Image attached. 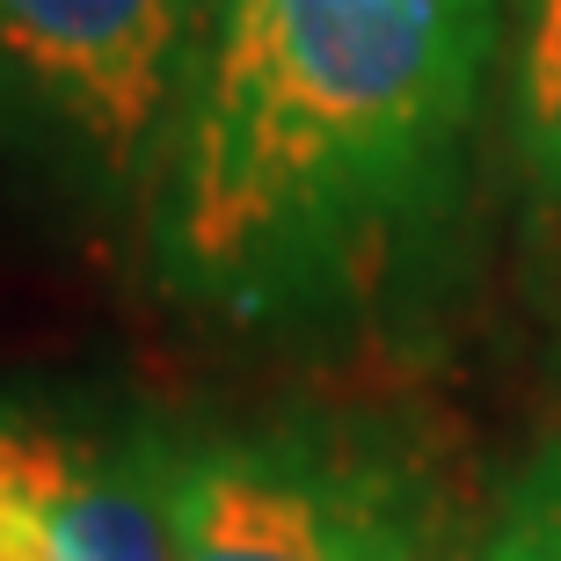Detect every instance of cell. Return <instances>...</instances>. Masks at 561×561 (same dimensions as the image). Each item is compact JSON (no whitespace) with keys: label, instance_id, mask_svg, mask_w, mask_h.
Wrapping results in <instances>:
<instances>
[{"label":"cell","instance_id":"obj_1","mask_svg":"<svg viewBox=\"0 0 561 561\" xmlns=\"http://www.w3.org/2000/svg\"><path fill=\"white\" fill-rule=\"evenodd\" d=\"M503 0H211L146 190L153 263L241 321L357 285L445 197Z\"/></svg>","mask_w":561,"mask_h":561},{"label":"cell","instance_id":"obj_3","mask_svg":"<svg viewBox=\"0 0 561 561\" xmlns=\"http://www.w3.org/2000/svg\"><path fill=\"white\" fill-rule=\"evenodd\" d=\"M211 0H0V131L153 190Z\"/></svg>","mask_w":561,"mask_h":561},{"label":"cell","instance_id":"obj_2","mask_svg":"<svg viewBox=\"0 0 561 561\" xmlns=\"http://www.w3.org/2000/svg\"><path fill=\"white\" fill-rule=\"evenodd\" d=\"M168 561H445L453 525L416 453L277 423L161 453Z\"/></svg>","mask_w":561,"mask_h":561},{"label":"cell","instance_id":"obj_5","mask_svg":"<svg viewBox=\"0 0 561 561\" xmlns=\"http://www.w3.org/2000/svg\"><path fill=\"white\" fill-rule=\"evenodd\" d=\"M511 146L525 175L561 197V0H518L511 30Z\"/></svg>","mask_w":561,"mask_h":561},{"label":"cell","instance_id":"obj_6","mask_svg":"<svg viewBox=\"0 0 561 561\" xmlns=\"http://www.w3.org/2000/svg\"><path fill=\"white\" fill-rule=\"evenodd\" d=\"M445 561H561V437H547Z\"/></svg>","mask_w":561,"mask_h":561},{"label":"cell","instance_id":"obj_4","mask_svg":"<svg viewBox=\"0 0 561 561\" xmlns=\"http://www.w3.org/2000/svg\"><path fill=\"white\" fill-rule=\"evenodd\" d=\"M161 453L0 416V561H168Z\"/></svg>","mask_w":561,"mask_h":561}]
</instances>
